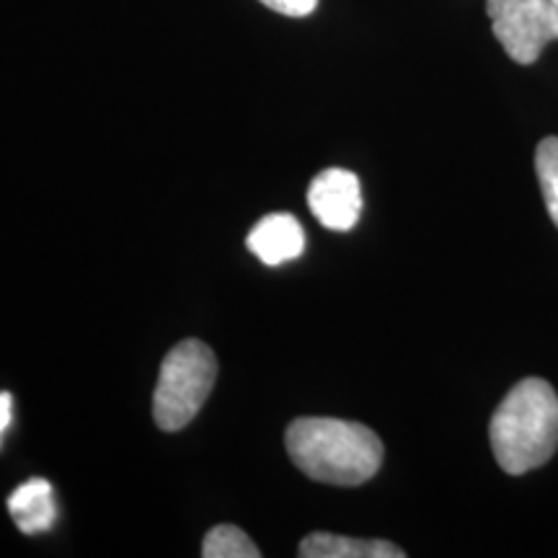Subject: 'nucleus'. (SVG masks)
<instances>
[{
	"instance_id": "0eeeda50",
	"label": "nucleus",
	"mask_w": 558,
	"mask_h": 558,
	"mask_svg": "<svg viewBox=\"0 0 558 558\" xmlns=\"http://www.w3.org/2000/svg\"><path fill=\"white\" fill-rule=\"evenodd\" d=\"M9 512L21 533L37 535L45 533L58 520L52 484L45 478H29L9 497Z\"/></svg>"
},
{
	"instance_id": "f03ea898",
	"label": "nucleus",
	"mask_w": 558,
	"mask_h": 558,
	"mask_svg": "<svg viewBox=\"0 0 558 558\" xmlns=\"http://www.w3.org/2000/svg\"><path fill=\"white\" fill-rule=\"evenodd\" d=\"M488 439L509 476L546 465L558 450V396L543 378H525L501 399L488 424Z\"/></svg>"
},
{
	"instance_id": "20e7f679",
	"label": "nucleus",
	"mask_w": 558,
	"mask_h": 558,
	"mask_svg": "<svg viewBox=\"0 0 558 558\" xmlns=\"http://www.w3.org/2000/svg\"><path fill=\"white\" fill-rule=\"evenodd\" d=\"M492 32L518 65L538 62L543 47L558 39V5L554 0H486Z\"/></svg>"
},
{
	"instance_id": "6e6552de",
	"label": "nucleus",
	"mask_w": 558,
	"mask_h": 558,
	"mask_svg": "<svg viewBox=\"0 0 558 558\" xmlns=\"http://www.w3.org/2000/svg\"><path fill=\"white\" fill-rule=\"evenodd\" d=\"M298 554L303 558H403L407 554L388 541L344 538V535L313 533L300 541Z\"/></svg>"
},
{
	"instance_id": "f8f14e48",
	"label": "nucleus",
	"mask_w": 558,
	"mask_h": 558,
	"mask_svg": "<svg viewBox=\"0 0 558 558\" xmlns=\"http://www.w3.org/2000/svg\"><path fill=\"white\" fill-rule=\"evenodd\" d=\"M11 414H13V396L0 393V437H3V432L9 429Z\"/></svg>"
},
{
	"instance_id": "7ed1b4c3",
	"label": "nucleus",
	"mask_w": 558,
	"mask_h": 558,
	"mask_svg": "<svg viewBox=\"0 0 558 558\" xmlns=\"http://www.w3.org/2000/svg\"><path fill=\"white\" fill-rule=\"evenodd\" d=\"M218 378L213 349L197 339L179 341L160 365L153 418L163 432H179L199 414Z\"/></svg>"
},
{
	"instance_id": "ddd939ff",
	"label": "nucleus",
	"mask_w": 558,
	"mask_h": 558,
	"mask_svg": "<svg viewBox=\"0 0 558 558\" xmlns=\"http://www.w3.org/2000/svg\"><path fill=\"white\" fill-rule=\"evenodd\" d=\"M554 3H556V5H558V0H554Z\"/></svg>"
},
{
	"instance_id": "1a4fd4ad",
	"label": "nucleus",
	"mask_w": 558,
	"mask_h": 558,
	"mask_svg": "<svg viewBox=\"0 0 558 558\" xmlns=\"http://www.w3.org/2000/svg\"><path fill=\"white\" fill-rule=\"evenodd\" d=\"M202 556L205 558H259L262 550L256 543L235 525H218L205 535L202 543Z\"/></svg>"
},
{
	"instance_id": "9d476101",
	"label": "nucleus",
	"mask_w": 558,
	"mask_h": 558,
	"mask_svg": "<svg viewBox=\"0 0 558 558\" xmlns=\"http://www.w3.org/2000/svg\"><path fill=\"white\" fill-rule=\"evenodd\" d=\"M535 173H538L543 202L558 228V137L541 140L538 150H535Z\"/></svg>"
},
{
	"instance_id": "39448f33",
	"label": "nucleus",
	"mask_w": 558,
	"mask_h": 558,
	"mask_svg": "<svg viewBox=\"0 0 558 558\" xmlns=\"http://www.w3.org/2000/svg\"><path fill=\"white\" fill-rule=\"evenodd\" d=\"M308 207L324 228L347 233L357 226L362 213V186L352 171L326 169L313 179Z\"/></svg>"
},
{
	"instance_id": "f257e3e1",
	"label": "nucleus",
	"mask_w": 558,
	"mask_h": 558,
	"mask_svg": "<svg viewBox=\"0 0 558 558\" xmlns=\"http://www.w3.org/2000/svg\"><path fill=\"white\" fill-rule=\"evenodd\" d=\"M298 471L320 484L362 486L383 463V442L365 424L329 416H303L284 435Z\"/></svg>"
},
{
	"instance_id": "423d86ee",
	"label": "nucleus",
	"mask_w": 558,
	"mask_h": 558,
	"mask_svg": "<svg viewBox=\"0 0 558 558\" xmlns=\"http://www.w3.org/2000/svg\"><path fill=\"white\" fill-rule=\"evenodd\" d=\"M248 251L269 267L298 259L305 251V230L288 213L267 215L248 233Z\"/></svg>"
},
{
	"instance_id": "9b49d317",
	"label": "nucleus",
	"mask_w": 558,
	"mask_h": 558,
	"mask_svg": "<svg viewBox=\"0 0 558 558\" xmlns=\"http://www.w3.org/2000/svg\"><path fill=\"white\" fill-rule=\"evenodd\" d=\"M262 3L271 11L282 13V16L303 19V16H311V13L316 11L318 0H262Z\"/></svg>"
}]
</instances>
